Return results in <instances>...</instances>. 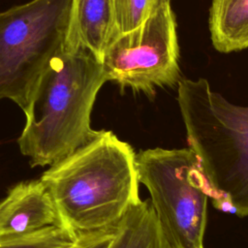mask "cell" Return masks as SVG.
<instances>
[{
  "label": "cell",
  "instance_id": "8",
  "mask_svg": "<svg viewBox=\"0 0 248 248\" xmlns=\"http://www.w3.org/2000/svg\"><path fill=\"white\" fill-rule=\"evenodd\" d=\"M113 0H72L64 50L85 48L100 61L118 34Z\"/></svg>",
  "mask_w": 248,
  "mask_h": 248
},
{
  "label": "cell",
  "instance_id": "1",
  "mask_svg": "<svg viewBox=\"0 0 248 248\" xmlns=\"http://www.w3.org/2000/svg\"><path fill=\"white\" fill-rule=\"evenodd\" d=\"M40 180L48 190L61 224L76 234L117 226L140 200L136 153L111 131L48 166Z\"/></svg>",
  "mask_w": 248,
  "mask_h": 248
},
{
  "label": "cell",
  "instance_id": "12",
  "mask_svg": "<svg viewBox=\"0 0 248 248\" xmlns=\"http://www.w3.org/2000/svg\"><path fill=\"white\" fill-rule=\"evenodd\" d=\"M116 26L119 33L140 25L166 0H113Z\"/></svg>",
  "mask_w": 248,
  "mask_h": 248
},
{
  "label": "cell",
  "instance_id": "2",
  "mask_svg": "<svg viewBox=\"0 0 248 248\" xmlns=\"http://www.w3.org/2000/svg\"><path fill=\"white\" fill-rule=\"evenodd\" d=\"M107 81L101 61L89 50H62L43 76L17 143L31 167L51 166L93 139L91 112Z\"/></svg>",
  "mask_w": 248,
  "mask_h": 248
},
{
  "label": "cell",
  "instance_id": "9",
  "mask_svg": "<svg viewBox=\"0 0 248 248\" xmlns=\"http://www.w3.org/2000/svg\"><path fill=\"white\" fill-rule=\"evenodd\" d=\"M212 45L228 53L248 47V0H212L209 9Z\"/></svg>",
  "mask_w": 248,
  "mask_h": 248
},
{
  "label": "cell",
  "instance_id": "3",
  "mask_svg": "<svg viewBox=\"0 0 248 248\" xmlns=\"http://www.w3.org/2000/svg\"><path fill=\"white\" fill-rule=\"evenodd\" d=\"M177 85L187 142L214 191L213 205L248 216V107L212 91L205 78H181Z\"/></svg>",
  "mask_w": 248,
  "mask_h": 248
},
{
  "label": "cell",
  "instance_id": "4",
  "mask_svg": "<svg viewBox=\"0 0 248 248\" xmlns=\"http://www.w3.org/2000/svg\"><path fill=\"white\" fill-rule=\"evenodd\" d=\"M72 0H31L0 12V99L25 113L64 48Z\"/></svg>",
  "mask_w": 248,
  "mask_h": 248
},
{
  "label": "cell",
  "instance_id": "13",
  "mask_svg": "<svg viewBox=\"0 0 248 248\" xmlns=\"http://www.w3.org/2000/svg\"><path fill=\"white\" fill-rule=\"evenodd\" d=\"M115 230L116 226L107 230L80 233L72 248H108Z\"/></svg>",
  "mask_w": 248,
  "mask_h": 248
},
{
  "label": "cell",
  "instance_id": "7",
  "mask_svg": "<svg viewBox=\"0 0 248 248\" xmlns=\"http://www.w3.org/2000/svg\"><path fill=\"white\" fill-rule=\"evenodd\" d=\"M63 227L54 202L40 180L20 182L0 202V241Z\"/></svg>",
  "mask_w": 248,
  "mask_h": 248
},
{
  "label": "cell",
  "instance_id": "10",
  "mask_svg": "<svg viewBox=\"0 0 248 248\" xmlns=\"http://www.w3.org/2000/svg\"><path fill=\"white\" fill-rule=\"evenodd\" d=\"M108 248H172L167 240L150 200L133 205L116 226Z\"/></svg>",
  "mask_w": 248,
  "mask_h": 248
},
{
  "label": "cell",
  "instance_id": "6",
  "mask_svg": "<svg viewBox=\"0 0 248 248\" xmlns=\"http://www.w3.org/2000/svg\"><path fill=\"white\" fill-rule=\"evenodd\" d=\"M175 16L170 0L138 27L118 33L108 45L101 63L108 80L154 97L157 87L181 79Z\"/></svg>",
  "mask_w": 248,
  "mask_h": 248
},
{
  "label": "cell",
  "instance_id": "11",
  "mask_svg": "<svg viewBox=\"0 0 248 248\" xmlns=\"http://www.w3.org/2000/svg\"><path fill=\"white\" fill-rule=\"evenodd\" d=\"M78 235L64 227H52L21 238L0 241V248H72Z\"/></svg>",
  "mask_w": 248,
  "mask_h": 248
},
{
  "label": "cell",
  "instance_id": "5",
  "mask_svg": "<svg viewBox=\"0 0 248 248\" xmlns=\"http://www.w3.org/2000/svg\"><path fill=\"white\" fill-rule=\"evenodd\" d=\"M136 168L170 246L203 248L207 201L214 191L196 153L190 147L145 149L136 154Z\"/></svg>",
  "mask_w": 248,
  "mask_h": 248
}]
</instances>
